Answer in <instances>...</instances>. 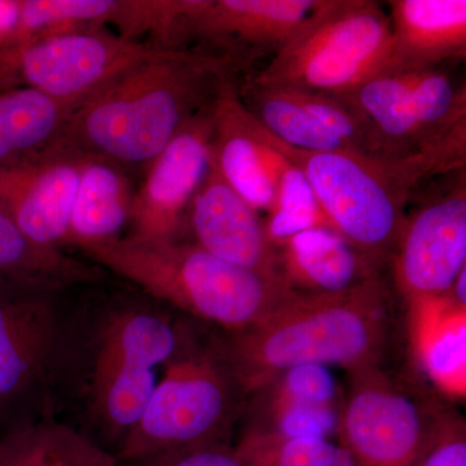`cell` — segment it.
I'll list each match as a JSON object with an SVG mask.
<instances>
[{
  "label": "cell",
  "instance_id": "83f0119b",
  "mask_svg": "<svg viewBox=\"0 0 466 466\" xmlns=\"http://www.w3.org/2000/svg\"><path fill=\"white\" fill-rule=\"evenodd\" d=\"M254 127L260 142L268 150L276 184L274 208L267 214L265 222L269 241L276 248L285 238L306 229L329 228L308 177L263 139L256 118Z\"/></svg>",
  "mask_w": 466,
  "mask_h": 466
},
{
  "label": "cell",
  "instance_id": "7a4b0ae2",
  "mask_svg": "<svg viewBox=\"0 0 466 466\" xmlns=\"http://www.w3.org/2000/svg\"><path fill=\"white\" fill-rule=\"evenodd\" d=\"M390 321L380 275L341 293L291 291L258 323L232 333L223 361L250 394L290 368L339 366L351 373L379 366Z\"/></svg>",
  "mask_w": 466,
  "mask_h": 466
},
{
  "label": "cell",
  "instance_id": "277c9868",
  "mask_svg": "<svg viewBox=\"0 0 466 466\" xmlns=\"http://www.w3.org/2000/svg\"><path fill=\"white\" fill-rule=\"evenodd\" d=\"M84 253L155 299L232 333L258 323L293 291L281 281L217 258L195 242L124 236Z\"/></svg>",
  "mask_w": 466,
  "mask_h": 466
},
{
  "label": "cell",
  "instance_id": "9a60e30c",
  "mask_svg": "<svg viewBox=\"0 0 466 466\" xmlns=\"http://www.w3.org/2000/svg\"><path fill=\"white\" fill-rule=\"evenodd\" d=\"M186 228L196 245L217 258L284 283L278 250L260 213L229 187L213 164L189 204Z\"/></svg>",
  "mask_w": 466,
  "mask_h": 466
},
{
  "label": "cell",
  "instance_id": "7402d4cb",
  "mask_svg": "<svg viewBox=\"0 0 466 466\" xmlns=\"http://www.w3.org/2000/svg\"><path fill=\"white\" fill-rule=\"evenodd\" d=\"M94 266L61 249L42 247L18 228L0 208V279L43 291H56L103 279Z\"/></svg>",
  "mask_w": 466,
  "mask_h": 466
},
{
  "label": "cell",
  "instance_id": "e575fe53",
  "mask_svg": "<svg viewBox=\"0 0 466 466\" xmlns=\"http://www.w3.org/2000/svg\"><path fill=\"white\" fill-rule=\"evenodd\" d=\"M2 406H3V403H2V401H0V408H2Z\"/></svg>",
  "mask_w": 466,
  "mask_h": 466
},
{
  "label": "cell",
  "instance_id": "ffe728a7",
  "mask_svg": "<svg viewBox=\"0 0 466 466\" xmlns=\"http://www.w3.org/2000/svg\"><path fill=\"white\" fill-rule=\"evenodd\" d=\"M276 250L281 279L299 293H341L379 275V263L324 227L296 233Z\"/></svg>",
  "mask_w": 466,
  "mask_h": 466
},
{
  "label": "cell",
  "instance_id": "4dcf8cb0",
  "mask_svg": "<svg viewBox=\"0 0 466 466\" xmlns=\"http://www.w3.org/2000/svg\"><path fill=\"white\" fill-rule=\"evenodd\" d=\"M413 466H466L465 422L443 413Z\"/></svg>",
  "mask_w": 466,
  "mask_h": 466
},
{
  "label": "cell",
  "instance_id": "484cf974",
  "mask_svg": "<svg viewBox=\"0 0 466 466\" xmlns=\"http://www.w3.org/2000/svg\"><path fill=\"white\" fill-rule=\"evenodd\" d=\"M70 112L69 106L33 88L0 91V165L50 147Z\"/></svg>",
  "mask_w": 466,
  "mask_h": 466
},
{
  "label": "cell",
  "instance_id": "d4e9b609",
  "mask_svg": "<svg viewBox=\"0 0 466 466\" xmlns=\"http://www.w3.org/2000/svg\"><path fill=\"white\" fill-rule=\"evenodd\" d=\"M240 97L258 124L291 148L306 152H354L339 135L309 116L289 87L257 84L247 76L240 85Z\"/></svg>",
  "mask_w": 466,
  "mask_h": 466
},
{
  "label": "cell",
  "instance_id": "f546056e",
  "mask_svg": "<svg viewBox=\"0 0 466 466\" xmlns=\"http://www.w3.org/2000/svg\"><path fill=\"white\" fill-rule=\"evenodd\" d=\"M289 88L309 116L339 135L354 152L377 157L372 126L349 95Z\"/></svg>",
  "mask_w": 466,
  "mask_h": 466
},
{
  "label": "cell",
  "instance_id": "ba28073f",
  "mask_svg": "<svg viewBox=\"0 0 466 466\" xmlns=\"http://www.w3.org/2000/svg\"><path fill=\"white\" fill-rule=\"evenodd\" d=\"M346 95L372 126L377 157H404L466 131L465 85L441 67L382 72Z\"/></svg>",
  "mask_w": 466,
  "mask_h": 466
},
{
  "label": "cell",
  "instance_id": "44dd1931",
  "mask_svg": "<svg viewBox=\"0 0 466 466\" xmlns=\"http://www.w3.org/2000/svg\"><path fill=\"white\" fill-rule=\"evenodd\" d=\"M135 191L119 165L86 155L82 167L67 245L82 251L124 238L130 226Z\"/></svg>",
  "mask_w": 466,
  "mask_h": 466
},
{
  "label": "cell",
  "instance_id": "4316f807",
  "mask_svg": "<svg viewBox=\"0 0 466 466\" xmlns=\"http://www.w3.org/2000/svg\"><path fill=\"white\" fill-rule=\"evenodd\" d=\"M419 317V352L434 381L447 390L465 389V309L450 297L410 306Z\"/></svg>",
  "mask_w": 466,
  "mask_h": 466
},
{
  "label": "cell",
  "instance_id": "4fadbf2b",
  "mask_svg": "<svg viewBox=\"0 0 466 466\" xmlns=\"http://www.w3.org/2000/svg\"><path fill=\"white\" fill-rule=\"evenodd\" d=\"M213 101L196 113L148 165L142 186L135 191L127 238L180 240L189 204L211 165Z\"/></svg>",
  "mask_w": 466,
  "mask_h": 466
},
{
  "label": "cell",
  "instance_id": "f1b7e54d",
  "mask_svg": "<svg viewBox=\"0 0 466 466\" xmlns=\"http://www.w3.org/2000/svg\"><path fill=\"white\" fill-rule=\"evenodd\" d=\"M235 450L244 466H358L345 447L323 438L247 431Z\"/></svg>",
  "mask_w": 466,
  "mask_h": 466
},
{
  "label": "cell",
  "instance_id": "ac0fdd59",
  "mask_svg": "<svg viewBox=\"0 0 466 466\" xmlns=\"http://www.w3.org/2000/svg\"><path fill=\"white\" fill-rule=\"evenodd\" d=\"M211 164L258 213L272 210L276 184L268 150L257 135L236 79L223 84L213 101Z\"/></svg>",
  "mask_w": 466,
  "mask_h": 466
},
{
  "label": "cell",
  "instance_id": "e0dca14e",
  "mask_svg": "<svg viewBox=\"0 0 466 466\" xmlns=\"http://www.w3.org/2000/svg\"><path fill=\"white\" fill-rule=\"evenodd\" d=\"M251 394H256V404L247 431L323 440L339 434L343 403L328 367L290 368Z\"/></svg>",
  "mask_w": 466,
  "mask_h": 466
},
{
  "label": "cell",
  "instance_id": "5b68a950",
  "mask_svg": "<svg viewBox=\"0 0 466 466\" xmlns=\"http://www.w3.org/2000/svg\"><path fill=\"white\" fill-rule=\"evenodd\" d=\"M389 14L373 0H320L257 84L346 95L388 69Z\"/></svg>",
  "mask_w": 466,
  "mask_h": 466
},
{
  "label": "cell",
  "instance_id": "30bf717a",
  "mask_svg": "<svg viewBox=\"0 0 466 466\" xmlns=\"http://www.w3.org/2000/svg\"><path fill=\"white\" fill-rule=\"evenodd\" d=\"M343 401L339 444L358 466H413L441 415L426 410L380 367L350 373Z\"/></svg>",
  "mask_w": 466,
  "mask_h": 466
},
{
  "label": "cell",
  "instance_id": "7c38bea8",
  "mask_svg": "<svg viewBox=\"0 0 466 466\" xmlns=\"http://www.w3.org/2000/svg\"><path fill=\"white\" fill-rule=\"evenodd\" d=\"M320 0H180L171 47L182 41L213 46L218 55L251 64L289 41Z\"/></svg>",
  "mask_w": 466,
  "mask_h": 466
},
{
  "label": "cell",
  "instance_id": "cb8c5ba5",
  "mask_svg": "<svg viewBox=\"0 0 466 466\" xmlns=\"http://www.w3.org/2000/svg\"><path fill=\"white\" fill-rule=\"evenodd\" d=\"M118 460L60 422H25L0 440V466H116Z\"/></svg>",
  "mask_w": 466,
  "mask_h": 466
},
{
  "label": "cell",
  "instance_id": "8fae6325",
  "mask_svg": "<svg viewBox=\"0 0 466 466\" xmlns=\"http://www.w3.org/2000/svg\"><path fill=\"white\" fill-rule=\"evenodd\" d=\"M407 211L394 253V279L410 306L449 296L466 269L465 170Z\"/></svg>",
  "mask_w": 466,
  "mask_h": 466
},
{
  "label": "cell",
  "instance_id": "9c48e42d",
  "mask_svg": "<svg viewBox=\"0 0 466 466\" xmlns=\"http://www.w3.org/2000/svg\"><path fill=\"white\" fill-rule=\"evenodd\" d=\"M171 47L104 30H78L3 51L12 88L29 87L75 109L127 70Z\"/></svg>",
  "mask_w": 466,
  "mask_h": 466
},
{
  "label": "cell",
  "instance_id": "2e32d148",
  "mask_svg": "<svg viewBox=\"0 0 466 466\" xmlns=\"http://www.w3.org/2000/svg\"><path fill=\"white\" fill-rule=\"evenodd\" d=\"M48 291L0 284V401L23 397L50 370L58 320Z\"/></svg>",
  "mask_w": 466,
  "mask_h": 466
},
{
  "label": "cell",
  "instance_id": "d6a6232c",
  "mask_svg": "<svg viewBox=\"0 0 466 466\" xmlns=\"http://www.w3.org/2000/svg\"><path fill=\"white\" fill-rule=\"evenodd\" d=\"M21 0H0V52L16 47Z\"/></svg>",
  "mask_w": 466,
  "mask_h": 466
},
{
  "label": "cell",
  "instance_id": "836d02e7",
  "mask_svg": "<svg viewBox=\"0 0 466 466\" xmlns=\"http://www.w3.org/2000/svg\"><path fill=\"white\" fill-rule=\"evenodd\" d=\"M5 69H3L2 58H0V91L9 90L7 79L5 78Z\"/></svg>",
  "mask_w": 466,
  "mask_h": 466
},
{
  "label": "cell",
  "instance_id": "6da1fadb",
  "mask_svg": "<svg viewBox=\"0 0 466 466\" xmlns=\"http://www.w3.org/2000/svg\"><path fill=\"white\" fill-rule=\"evenodd\" d=\"M249 66L208 51L168 48L78 104L54 143L119 167H148L223 84Z\"/></svg>",
  "mask_w": 466,
  "mask_h": 466
},
{
  "label": "cell",
  "instance_id": "3957f363",
  "mask_svg": "<svg viewBox=\"0 0 466 466\" xmlns=\"http://www.w3.org/2000/svg\"><path fill=\"white\" fill-rule=\"evenodd\" d=\"M258 126L263 139L308 177L329 228L379 265L394 253L408 205L420 186L461 170L449 149L429 148L398 158L306 152Z\"/></svg>",
  "mask_w": 466,
  "mask_h": 466
},
{
  "label": "cell",
  "instance_id": "52a82bcc",
  "mask_svg": "<svg viewBox=\"0 0 466 466\" xmlns=\"http://www.w3.org/2000/svg\"><path fill=\"white\" fill-rule=\"evenodd\" d=\"M90 370V400L108 433L124 440L137 425L177 354L179 337L167 319L143 308L116 309L100 325Z\"/></svg>",
  "mask_w": 466,
  "mask_h": 466
},
{
  "label": "cell",
  "instance_id": "5bb4252c",
  "mask_svg": "<svg viewBox=\"0 0 466 466\" xmlns=\"http://www.w3.org/2000/svg\"><path fill=\"white\" fill-rule=\"evenodd\" d=\"M86 155L52 143L25 158L0 165V208L30 240L61 249Z\"/></svg>",
  "mask_w": 466,
  "mask_h": 466
},
{
  "label": "cell",
  "instance_id": "d6986e66",
  "mask_svg": "<svg viewBox=\"0 0 466 466\" xmlns=\"http://www.w3.org/2000/svg\"><path fill=\"white\" fill-rule=\"evenodd\" d=\"M391 55L385 72L438 67L466 56L465 0H390Z\"/></svg>",
  "mask_w": 466,
  "mask_h": 466
},
{
  "label": "cell",
  "instance_id": "8992f818",
  "mask_svg": "<svg viewBox=\"0 0 466 466\" xmlns=\"http://www.w3.org/2000/svg\"><path fill=\"white\" fill-rule=\"evenodd\" d=\"M238 388L225 361L210 354L175 355L165 366L118 461H144L168 451L223 441Z\"/></svg>",
  "mask_w": 466,
  "mask_h": 466
},
{
  "label": "cell",
  "instance_id": "603a6c76",
  "mask_svg": "<svg viewBox=\"0 0 466 466\" xmlns=\"http://www.w3.org/2000/svg\"><path fill=\"white\" fill-rule=\"evenodd\" d=\"M140 0H21L16 47L48 36L116 25L133 39L140 26Z\"/></svg>",
  "mask_w": 466,
  "mask_h": 466
},
{
  "label": "cell",
  "instance_id": "1f68e13d",
  "mask_svg": "<svg viewBox=\"0 0 466 466\" xmlns=\"http://www.w3.org/2000/svg\"><path fill=\"white\" fill-rule=\"evenodd\" d=\"M142 462V466H244L235 447L225 441L168 451Z\"/></svg>",
  "mask_w": 466,
  "mask_h": 466
}]
</instances>
